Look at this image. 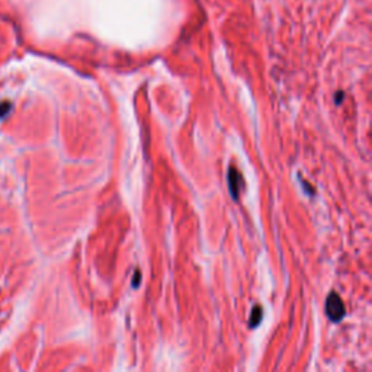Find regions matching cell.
Segmentation results:
<instances>
[{"instance_id": "4", "label": "cell", "mask_w": 372, "mask_h": 372, "mask_svg": "<svg viewBox=\"0 0 372 372\" xmlns=\"http://www.w3.org/2000/svg\"><path fill=\"white\" fill-rule=\"evenodd\" d=\"M334 100H336V103H337V105H340V103H342V100H343V92H337V95H336Z\"/></svg>"}, {"instance_id": "3", "label": "cell", "mask_w": 372, "mask_h": 372, "mask_svg": "<svg viewBox=\"0 0 372 372\" xmlns=\"http://www.w3.org/2000/svg\"><path fill=\"white\" fill-rule=\"evenodd\" d=\"M262 320V307L256 305L251 311V319H250V327H256Z\"/></svg>"}, {"instance_id": "5", "label": "cell", "mask_w": 372, "mask_h": 372, "mask_svg": "<svg viewBox=\"0 0 372 372\" xmlns=\"http://www.w3.org/2000/svg\"><path fill=\"white\" fill-rule=\"evenodd\" d=\"M140 278H141V273L137 271V272H135V276H134V287H137V285H138V281H140Z\"/></svg>"}, {"instance_id": "2", "label": "cell", "mask_w": 372, "mask_h": 372, "mask_svg": "<svg viewBox=\"0 0 372 372\" xmlns=\"http://www.w3.org/2000/svg\"><path fill=\"white\" fill-rule=\"evenodd\" d=\"M228 186H230V194L234 199L239 198V194H240V189L243 186V177L240 174V172L231 166L228 169Z\"/></svg>"}, {"instance_id": "1", "label": "cell", "mask_w": 372, "mask_h": 372, "mask_svg": "<svg viewBox=\"0 0 372 372\" xmlns=\"http://www.w3.org/2000/svg\"><path fill=\"white\" fill-rule=\"evenodd\" d=\"M345 311L346 310H345L342 298L336 292H331L326 301V313L329 319L331 322H340L345 317Z\"/></svg>"}]
</instances>
